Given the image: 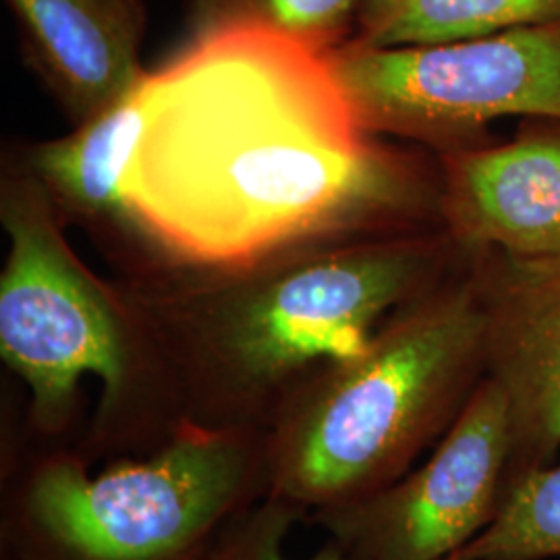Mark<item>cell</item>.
<instances>
[{"label":"cell","instance_id":"obj_1","mask_svg":"<svg viewBox=\"0 0 560 560\" xmlns=\"http://www.w3.org/2000/svg\"><path fill=\"white\" fill-rule=\"evenodd\" d=\"M127 198L159 268L441 226L439 168L361 127L328 55L249 27L194 36L150 71Z\"/></svg>","mask_w":560,"mask_h":560},{"label":"cell","instance_id":"obj_2","mask_svg":"<svg viewBox=\"0 0 560 560\" xmlns=\"http://www.w3.org/2000/svg\"><path fill=\"white\" fill-rule=\"evenodd\" d=\"M463 252L442 226L326 235L224 268L117 279L145 324L180 420L260 430L303 382L361 351Z\"/></svg>","mask_w":560,"mask_h":560},{"label":"cell","instance_id":"obj_3","mask_svg":"<svg viewBox=\"0 0 560 560\" xmlns=\"http://www.w3.org/2000/svg\"><path fill=\"white\" fill-rule=\"evenodd\" d=\"M486 378L474 258L397 307L365 347L330 361L266 430L268 497L312 513L399 480L434 448Z\"/></svg>","mask_w":560,"mask_h":560},{"label":"cell","instance_id":"obj_4","mask_svg":"<svg viewBox=\"0 0 560 560\" xmlns=\"http://www.w3.org/2000/svg\"><path fill=\"white\" fill-rule=\"evenodd\" d=\"M0 224L9 249L0 272V358L30 393L27 418L48 441L67 434L81 381L101 399L75 448L115 460L156 451L185 421L154 342L119 280L94 275L67 241L40 185L2 156Z\"/></svg>","mask_w":560,"mask_h":560},{"label":"cell","instance_id":"obj_5","mask_svg":"<svg viewBox=\"0 0 560 560\" xmlns=\"http://www.w3.org/2000/svg\"><path fill=\"white\" fill-rule=\"evenodd\" d=\"M268 497L266 432L183 423L156 451L101 471L48 446L11 471L2 541L15 560H206Z\"/></svg>","mask_w":560,"mask_h":560},{"label":"cell","instance_id":"obj_6","mask_svg":"<svg viewBox=\"0 0 560 560\" xmlns=\"http://www.w3.org/2000/svg\"><path fill=\"white\" fill-rule=\"evenodd\" d=\"M361 127L439 154L480 145L506 117L560 122V21L474 40L328 52Z\"/></svg>","mask_w":560,"mask_h":560},{"label":"cell","instance_id":"obj_7","mask_svg":"<svg viewBox=\"0 0 560 560\" xmlns=\"http://www.w3.org/2000/svg\"><path fill=\"white\" fill-rule=\"evenodd\" d=\"M511 423L483 378L430 457L399 480L310 517L345 560H448L490 525L509 490Z\"/></svg>","mask_w":560,"mask_h":560},{"label":"cell","instance_id":"obj_8","mask_svg":"<svg viewBox=\"0 0 560 560\" xmlns=\"http://www.w3.org/2000/svg\"><path fill=\"white\" fill-rule=\"evenodd\" d=\"M471 258L486 312V378L511 423V490L560 451V261Z\"/></svg>","mask_w":560,"mask_h":560},{"label":"cell","instance_id":"obj_9","mask_svg":"<svg viewBox=\"0 0 560 560\" xmlns=\"http://www.w3.org/2000/svg\"><path fill=\"white\" fill-rule=\"evenodd\" d=\"M439 219L469 256L560 261V122L436 156Z\"/></svg>","mask_w":560,"mask_h":560},{"label":"cell","instance_id":"obj_10","mask_svg":"<svg viewBox=\"0 0 560 560\" xmlns=\"http://www.w3.org/2000/svg\"><path fill=\"white\" fill-rule=\"evenodd\" d=\"M148 78L150 71L69 133L7 152L40 185L60 222L78 226L101 247L117 279H136L161 264L127 198V175L145 120Z\"/></svg>","mask_w":560,"mask_h":560},{"label":"cell","instance_id":"obj_11","mask_svg":"<svg viewBox=\"0 0 560 560\" xmlns=\"http://www.w3.org/2000/svg\"><path fill=\"white\" fill-rule=\"evenodd\" d=\"M30 71L73 125L96 117L148 73L145 0H7Z\"/></svg>","mask_w":560,"mask_h":560},{"label":"cell","instance_id":"obj_12","mask_svg":"<svg viewBox=\"0 0 560 560\" xmlns=\"http://www.w3.org/2000/svg\"><path fill=\"white\" fill-rule=\"evenodd\" d=\"M557 21L560 0H363L351 42L430 46Z\"/></svg>","mask_w":560,"mask_h":560},{"label":"cell","instance_id":"obj_13","mask_svg":"<svg viewBox=\"0 0 560 560\" xmlns=\"http://www.w3.org/2000/svg\"><path fill=\"white\" fill-rule=\"evenodd\" d=\"M363 0H189L191 38L266 30L328 55L351 40Z\"/></svg>","mask_w":560,"mask_h":560},{"label":"cell","instance_id":"obj_14","mask_svg":"<svg viewBox=\"0 0 560 560\" xmlns=\"http://www.w3.org/2000/svg\"><path fill=\"white\" fill-rule=\"evenodd\" d=\"M455 557L460 560H548L560 557V465L521 478L490 525Z\"/></svg>","mask_w":560,"mask_h":560},{"label":"cell","instance_id":"obj_15","mask_svg":"<svg viewBox=\"0 0 560 560\" xmlns=\"http://www.w3.org/2000/svg\"><path fill=\"white\" fill-rule=\"evenodd\" d=\"M307 515L300 506L264 497L231 521L206 560H293L287 557L284 544L293 527ZM307 560H345L339 550L324 541L320 550Z\"/></svg>","mask_w":560,"mask_h":560},{"label":"cell","instance_id":"obj_16","mask_svg":"<svg viewBox=\"0 0 560 560\" xmlns=\"http://www.w3.org/2000/svg\"><path fill=\"white\" fill-rule=\"evenodd\" d=\"M448 560H460L459 557H451Z\"/></svg>","mask_w":560,"mask_h":560}]
</instances>
